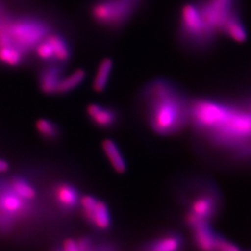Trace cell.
<instances>
[{
  "label": "cell",
  "mask_w": 251,
  "mask_h": 251,
  "mask_svg": "<svg viewBox=\"0 0 251 251\" xmlns=\"http://www.w3.org/2000/svg\"><path fill=\"white\" fill-rule=\"evenodd\" d=\"M190 123L214 146L240 152L251 143V111L247 103L191 100Z\"/></svg>",
  "instance_id": "6da1fadb"
},
{
  "label": "cell",
  "mask_w": 251,
  "mask_h": 251,
  "mask_svg": "<svg viewBox=\"0 0 251 251\" xmlns=\"http://www.w3.org/2000/svg\"><path fill=\"white\" fill-rule=\"evenodd\" d=\"M140 101L150 128L164 137L178 134L190 123V102L182 88L168 78H154L142 88Z\"/></svg>",
  "instance_id": "7a4b0ae2"
},
{
  "label": "cell",
  "mask_w": 251,
  "mask_h": 251,
  "mask_svg": "<svg viewBox=\"0 0 251 251\" xmlns=\"http://www.w3.org/2000/svg\"><path fill=\"white\" fill-rule=\"evenodd\" d=\"M177 35L180 45L195 53L207 52L219 40L202 18L195 0L187 1L179 8Z\"/></svg>",
  "instance_id": "3957f363"
},
{
  "label": "cell",
  "mask_w": 251,
  "mask_h": 251,
  "mask_svg": "<svg viewBox=\"0 0 251 251\" xmlns=\"http://www.w3.org/2000/svg\"><path fill=\"white\" fill-rule=\"evenodd\" d=\"M144 0H94L90 6L92 22L106 31L124 29L140 10Z\"/></svg>",
  "instance_id": "277c9868"
},
{
  "label": "cell",
  "mask_w": 251,
  "mask_h": 251,
  "mask_svg": "<svg viewBox=\"0 0 251 251\" xmlns=\"http://www.w3.org/2000/svg\"><path fill=\"white\" fill-rule=\"evenodd\" d=\"M10 41L28 55L46 36L51 33L50 26L43 19L33 15L11 17L0 15Z\"/></svg>",
  "instance_id": "5b68a950"
},
{
  "label": "cell",
  "mask_w": 251,
  "mask_h": 251,
  "mask_svg": "<svg viewBox=\"0 0 251 251\" xmlns=\"http://www.w3.org/2000/svg\"><path fill=\"white\" fill-rule=\"evenodd\" d=\"M206 25L218 38L228 24L242 14L240 0H195Z\"/></svg>",
  "instance_id": "8992f818"
},
{
  "label": "cell",
  "mask_w": 251,
  "mask_h": 251,
  "mask_svg": "<svg viewBox=\"0 0 251 251\" xmlns=\"http://www.w3.org/2000/svg\"><path fill=\"white\" fill-rule=\"evenodd\" d=\"M31 212L30 201L18 197L9 185L0 187V226H9Z\"/></svg>",
  "instance_id": "52a82bcc"
},
{
  "label": "cell",
  "mask_w": 251,
  "mask_h": 251,
  "mask_svg": "<svg viewBox=\"0 0 251 251\" xmlns=\"http://www.w3.org/2000/svg\"><path fill=\"white\" fill-rule=\"evenodd\" d=\"M79 205L84 219L93 228L101 232L107 231L112 226V216L107 204L90 195L80 199Z\"/></svg>",
  "instance_id": "ba28073f"
},
{
  "label": "cell",
  "mask_w": 251,
  "mask_h": 251,
  "mask_svg": "<svg viewBox=\"0 0 251 251\" xmlns=\"http://www.w3.org/2000/svg\"><path fill=\"white\" fill-rule=\"evenodd\" d=\"M220 207L221 198H219L214 189L208 187L193 198L186 213L201 221L210 223L220 211Z\"/></svg>",
  "instance_id": "9c48e42d"
},
{
  "label": "cell",
  "mask_w": 251,
  "mask_h": 251,
  "mask_svg": "<svg viewBox=\"0 0 251 251\" xmlns=\"http://www.w3.org/2000/svg\"><path fill=\"white\" fill-rule=\"evenodd\" d=\"M86 113L90 122L101 129H111L117 126L120 120L118 109L97 102L90 103Z\"/></svg>",
  "instance_id": "30bf717a"
},
{
  "label": "cell",
  "mask_w": 251,
  "mask_h": 251,
  "mask_svg": "<svg viewBox=\"0 0 251 251\" xmlns=\"http://www.w3.org/2000/svg\"><path fill=\"white\" fill-rule=\"evenodd\" d=\"M63 64L47 63L38 74V88L45 95L57 94L60 82L64 75Z\"/></svg>",
  "instance_id": "8fae6325"
},
{
  "label": "cell",
  "mask_w": 251,
  "mask_h": 251,
  "mask_svg": "<svg viewBox=\"0 0 251 251\" xmlns=\"http://www.w3.org/2000/svg\"><path fill=\"white\" fill-rule=\"evenodd\" d=\"M184 240L179 233L168 232L157 235L144 245L141 251H182Z\"/></svg>",
  "instance_id": "7c38bea8"
},
{
  "label": "cell",
  "mask_w": 251,
  "mask_h": 251,
  "mask_svg": "<svg viewBox=\"0 0 251 251\" xmlns=\"http://www.w3.org/2000/svg\"><path fill=\"white\" fill-rule=\"evenodd\" d=\"M54 199L64 211H73L80 203L78 190L67 182H61L55 186Z\"/></svg>",
  "instance_id": "4fadbf2b"
},
{
  "label": "cell",
  "mask_w": 251,
  "mask_h": 251,
  "mask_svg": "<svg viewBox=\"0 0 251 251\" xmlns=\"http://www.w3.org/2000/svg\"><path fill=\"white\" fill-rule=\"evenodd\" d=\"M46 38L51 48L54 63L65 64L72 59V46L65 36L59 33L51 32L46 36Z\"/></svg>",
  "instance_id": "5bb4252c"
},
{
  "label": "cell",
  "mask_w": 251,
  "mask_h": 251,
  "mask_svg": "<svg viewBox=\"0 0 251 251\" xmlns=\"http://www.w3.org/2000/svg\"><path fill=\"white\" fill-rule=\"evenodd\" d=\"M115 63L111 58H104L100 62L92 80V89L96 93H101L110 83Z\"/></svg>",
  "instance_id": "9a60e30c"
},
{
  "label": "cell",
  "mask_w": 251,
  "mask_h": 251,
  "mask_svg": "<svg viewBox=\"0 0 251 251\" xmlns=\"http://www.w3.org/2000/svg\"><path fill=\"white\" fill-rule=\"evenodd\" d=\"M101 147L112 168L117 173H125L127 165L117 143L111 139H105L101 144Z\"/></svg>",
  "instance_id": "2e32d148"
},
{
  "label": "cell",
  "mask_w": 251,
  "mask_h": 251,
  "mask_svg": "<svg viewBox=\"0 0 251 251\" xmlns=\"http://www.w3.org/2000/svg\"><path fill=\"white\" fill-rule=\"evenodd\" d=\"M87 78V72L83 68H77L66 75L60 82L57 94L65 95L78 89Z\"/></svg>",
  "instance_id": "e0dca14e"
},
{
  "label": "cell",
  "mask_w": 251,
  "mask_h": 251,
  "mask_svg": "<svg viewBox=\"0 0 251 251\" xmlns=\"http://www.w3.org/2000/svg\"><path fill=\"white\" fill-rule=\"evenodd\" d=\"M8 185L18 197L25 200L32 201L36 198L35 187L22 177H13L8 182Z\"/></svg>",
  "instance_id": "ac0fdd59"
},
{
  "label": "cell",
  "mask_w": 251,
  "mask_h": 251,
  "mask_svg": "<svg viewBox=\"0 0 251 251\" xmlns=\"http://www.w3.org/2000/svg\"><path fill=\"white\" fill-rule=\"evenodd\" d=\"M37 132L47 140L57 139L60 135V128L53 121L48 118H39L36 123Z\"/></svg>",
  "instance_id": "d6986e66"
},
{
  "label": "cell",
  "mask_w": 251,
  "mask_h": 251,
  "mask_svg": "<svg viewBox=\"0 0 251 251\" xmlns=\"http://www.w3.org/2000/svg\"><path fill=\"white\" fill-rule=\"evenodd\" d=\"M214 251H241V250L234 243L231 242L223 235L219 234L216 241Z\"/></svg>",
  "instance_id": "ffe728a7"
},
{
  "label": "cell",
  "mask_w": 251,
  "mask_h": 251,
  "mask_svg": "<svg viewBox=\"0 0 251 251\" xmlns=\"http://www.w3.org/2000/svg\"><path fill=\"white\" fill-rule=\"evenodd\" d=\"M58 251H82L78 241L73 238H67L64 240L61 249Z\"/></svg>",
  "instance_id": "44dd1931"
},
{
  "label": "cell",
  "mask_w": 251,
  "mask_h": 251,
  "mask_svg": "<svg viewBox=\"0 0 251 251\" xmlns=\"http://www.w3.org/2000/svg\"><path fill=\"white\" fill-rule=\"evenodd\" d=\"M9 170V164L4 159L0 158V173H4Z\"/></svg>",
  "instance_id": "7402d4cb"
},
{
  "label": "cell",
  "mask_w": 251,
  "mask_h": 251,
  "mask_svg": "<svg viewBox=\"0 0 251 251\" xmlns=\"http://www.w3.org/2000/svg\"><path fill=\"white\" fill-rule=\"evenodd\" d=\"M247 105H248V107L250 108V110L251 111V100L247 101Z\"/></svg>",
  "instance_id": "603a6c76"
}]
</instances>
